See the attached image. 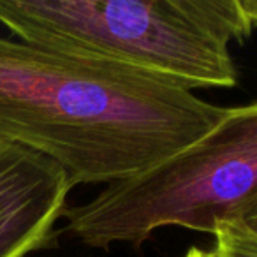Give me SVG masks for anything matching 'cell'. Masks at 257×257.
<instances>
[{
    "label": "cell",
    "mask_w": 257,
    "mask_h": 257,
    "mask_svg": "<svg viewBox=\"0 0 257 257\" xmlns=\"http://www.w3.org/2000/svg\"><path fill=\"white\" fill-rule=\"evenodd\" d=\"M225 113L147 72L0 37V141L53 161L71 187L148 171Z\"/></svg>",
    "instance_id": "cell-1"
},
{
    "label": "cell",
    "mask_w": 257,
    "mask_h": 257,
    "mask_svg": "<svg viewBox=\"0 0 257 257\" xmlns=\"http://www.w3.org/2000/svg\"><path fill=\"white\" fill-rule=\"evenodd\" d=\"M18 41L120 64L182 86L232 88L229 44L253 25L239 0H0Z\"/></svg>",
    "instance_id": "cell-2"
},
{
    "label": "cell",
    "mask_w": 257,
    "mask_h": 257,
    "mask_svg": "<svg viewBox=\"0 0 257 257\" xmlns=\"http://www.w3.org/2000/svg\"><path fill=\"white\" fill-rule=\"evenodd\" d=\"M257 197V102L227 107L206 136L148 171L65 208V232L92 248H140L161 227L213 234Z\"/></svg>",
    "instance_id": "cell-3"
},
{
    "label": "cell",
    "mask_w": 257,
    "mask_h": 257,
    "mask_svg": "<svg viewBox=\"0 0 257 257\" xmlns=\"http://www.w3.org/2000/svg\"><path fill=\"white\" fill-rule=\"evenodd\" d=\"M71 183L64 169L29 148L0 141V257L57 245Z\"/></svg>",
    "instance_id": "cell-4"
},
{
    "label": "cell",
    "mask_w": 257,
    "mask_h": 257,
    "mask_svg": "<svg viewBox=\"0 0 257 257\" xmlns=\"http://www.w3.org/2000/svg\"><path fill=\"white\" fill-rule=\"evenodd\" d=\"M211 236L215 257H257V234L238 218L217 224Z\"/></svg>",
    "instance_id": "cell-5"
},
{
    "label": "cell",
    "mask_w": 257,
    "mask_h": 257,
    "mask_svg": "<svg viewBox=\"0 0 257 257\" xmlns=\"http://www.w3.org/2000/svg\"><path fill=\"white\" fill-rule=\"evenodd\" d=\"M236 218H238V220H241L246 227H250L257 234V197L250 201L245 208H241Z\"/></svg>",
    "instance_id": "cell-6"
},
{
    "label": "cell",
    "mask_w": 257,
    "mask_h": 257,
    "mask_svg": "<svg viewBox=\"0 0 257 257\" xmlns=\"http://www.w3.org/2000/svg\"><path fill=\"white\" fill-rule=\"evenodd\" d=\"M243 13L246 15V18L250 20L253 27L257 25V0H239Z\"/></svg>",
    "instance_id": "cell-7"
},
{
    "label": "cell",
    "mask_w": 257,
    "mask_h": 257,
    "mask_svg": "<svg viewBox=\"0 0 257 257\" xmlns=\"http://www.w3.org/2000/svg\"><path fill=\"white\" fill-rule=\"evenodd\" d=\"M183 257H215V253L211 250L199 248V246H190Z\"/></svg>",
    "instance_id": "cell-8"
}]
</instances>
